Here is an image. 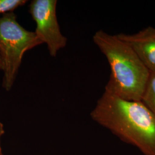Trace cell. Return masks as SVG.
Segmentation results:
<instances>
[{"label":"cell","mask_w":155,"mask_h":155,"mask_svg":"<svg viewBox=\"0 0 155 155\" xmlns=\"http://www.w3.org/2000/svg\"><path fill=\"white\" fill-rule=\"evenodd\" d=\"M90 117L144 155H155V117L141 101L124 100L105 88Z\"/></svg>","instance_id":"obj_1"},{"label":"cell","mask_w":155,"mask_h":155,"mask_svg":"<svg viewBox=\"0 0 155 155\" xmlns=\"http://www.w3.org/2000/svg\"><path fill=\"white\" fill-rule=\"evenodd\" d=\"M93 40L110 67V76L105 88L124 100L140 101L150 72L138 56L116 35L99 30Z\"/></svg>","instance_id":"obj_2"},{"label":"cell","mask_w":155,"mask_h":155,"mask_svg":"<svg viewBox=\"0 0 155 155\" xmlns=\"http://www.w3.org/2000/svg\"><path fill=\"white\" fill-rule=\"evenodd\" d=\"M35 32L21 26L13 12L0 17V57L2 64V87L10 91L16 79L24 54L42 45Z\"/></svg>","instance_id":"obj_3"},{"label":"cell","mask_w":155,"mask_h":155,"mask_svg":"<svg viewBox=\"0 0 155 155\" xmlns=\"http://www.w3.org/2000/svg\"><path fill=\"white\" fill-rule=\"evenodd\" d=\"M56 0H33L29 12L36 23L35 33L47 46L50 56L55 58L67 44V38L61 31L56 16Z\"/></svg>","instance_id":"obj_4"},{"label":"cell","mask_w":155,"mask_h":155,"mask_svg":"<svg viewBox=\"0 0 155 155\" xmlns=\"http://www.w3.org/2000/svg\"><path fill=\"white\" fill-rule=\"evenodd\" d=\"M116 35L132 48L150 72H155V28L148 27L137 33Z\"/></svg>","instance_id":"obj_5"},{"label":"cell","mask_w":155,"mask_h":155,"mask_svg":"<svg viewBox=\"0 0 155 155\" xmlns=\"http://www.w3.org/2000/svg\"><path fill=\"white\" fill-rule=\"evenodd\" d=\"M140 101L155 117V72L150 73Z\"/></svg>","instance_id":"obj_6"},{"label":"cell","mask_w":155,"mask_h":155,"mask_svg":"<svg viewBox=\"0 0 155 155\" xmlns=\"http://www.w3.org/2000/svg\"><path fill=\"white\" fill-rule=\"evenodd\" d=\"M27 2V0H0V15L13 12Z\"/></svg>","instance_id":"obj_7"},{"label":"cell","mask_w":155,"mask_h":155,"mask_svg":"<svg viewBox=\"0 0 155 155\" xmlns=\"http://www.w3.org/2000/svg\"><path fill=\"white\" fill-rule=\"evenodd\" d=\"M4 133H5V130H4V125L2 124V123L0 122V153L1 154H2L1 141L2 136L4 135Z\"/></svg>","instance_id":"obj_8"},{"label":"cell","mask_w":155,"mask_h":155,"mask_svg":"<svg viewBox=\"0 0 155 155\" xmlns=\"http://www.w3.org/2000/svg\"><path fill=\"white\" fill-rule=\"evenodd\" d=\"M0 70H2V64L1 59V57H0Z\"/></svg>","instance_id":"obj_9"},{"label":"cell","mask_w":155,"mask_h":155,"mask_svg":"<svg viewBox=\"0 0 155 155\" xmlns=\"http://www.w3.org/2000/svg\"><path fill=\"white\" fill-rule=\"evenodd\" d=\"M0 155H3V154H1V153H0Z\"/></svg>","instance_id":"obj_10"}]
</instances>
